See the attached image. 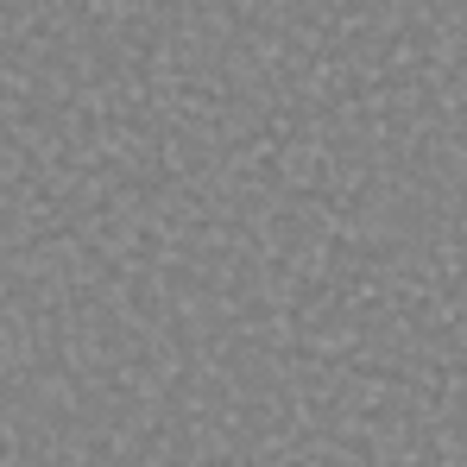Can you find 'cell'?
I'll list each match as a JSON object with an SVG mask.
<instances>
[]
</instances>
